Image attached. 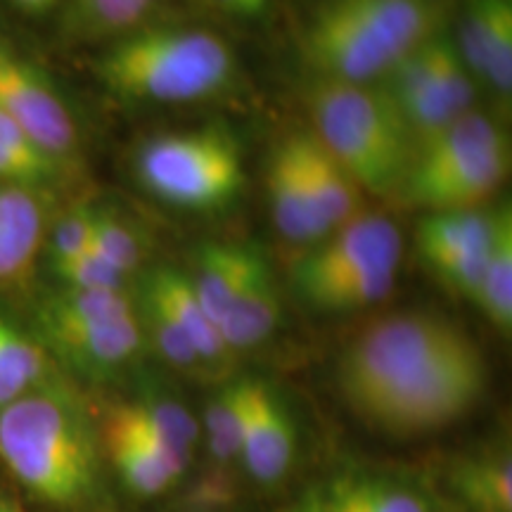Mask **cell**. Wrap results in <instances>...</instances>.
Instances as JSON below:
<instances>
[{"label":"cell","instance_id":"6da1fadb","mask_svg":"<svg viewBox=\"0 0 512 512\" xmlns=\"http://www.w3.org/2000/svg\"><path fill=\"white\" fill-rule=\"evenodd\" d=\"M489 382L477 342L451 320L399 311L368 323L337 361L351 413L396 439L441 432L482 403Z\"/></svg>","mask_w":512,"mask_h":512},{"label":"cell","instance_id":"7a4b0ae2","mask_svg":"<svg viewBox=\"0 0 512 512\" xmlns=\"http://www.w3.org/2000/svg\"><path fill=\"white\" fill-rule=\"evenodd\" d=\"M100 441L81 401L50 380L0 408V463L24 489L55 505L93 496Z\"/></svg>","mask_w":512,"mask_h":512},{"label":"cell","instance_id":"3957f363","mask_svg":"<svg viewBox=\"0 0 512 512\" xmlns=\"http://www.w3.org/2000/svg\"><path fill=\"white\" fill-rule=\"evenodd\" d=\"M446 0H323L302 31L313 81L380 83L446 31Z\"/></svg>","mask_w":512,"mask_h":512},{"label":"cell","instance_id":"277c9868","mask_svg":"<svg viewBox=\"0 0 512 512\" xmlns=\"http://www.w3.org/2000/svg\"><path fill=\"white\" fill-rule=\"evenodd\" d=\"M95 72L121 100L185 105L228 93L238 79V60L211 29L145 24L112 41Z\"/></svg>","mask_w":512,"mask_h":512},{"label":"cell","instance_id":"5b68a950","mask_svg":"<svg viewBox=\"0 0 512 512\" xmlns=\"http://www.w3.org/2000/svg\"><path fill=\"white\" fill-rule=\"evenodd\" d=\"M318 140L370 195H399L415 157L401 112L380 83L313 81L306 98Z\"/></svg>","mask_w":512,"mask_h":512},{"label":"cell","instance_id":"8992f818","mask_svg":"<svg viewBox=\"0 0 512 512\" xmlns=\"http://www.w3.org/2000/svg\"><path fill=\"white\" fill-rule=\"evenodd\" d=\"M401 259L403 235L392 216L363 209L311 247L294 268L292 283L318 311H363L389 299Z\"/></svg>","mask_w":512,"mask_h":512},{"label":"cell","instance_id":"52a82bcc","mask_svg":"<svg viewBox=\"0 0 512 512\" xmlns=\"http://www.w3.org/2000/svg\"><path fill=\"white\" fill-rule=\"evenodd\" d=\"M508 174V136L489 114L472 110L415 150L399 195L427 214L484 209Z\"/></svg>","mask_w":512,"mask_h":512},{"label":"cell","instance_id":"ba28073f","mask_svg":"<svg viewBox=\"0 0 512 512\" xmlns=\"http://www.w3.org/2000/svg\"><path fill=\"white\" fill-rule=\"evenodd\" d=\"M38 342L74 373L91 380L124 373L147 339L131 292L57 290L36 313Z\"/></svg>","mask_w":512,"mask_h":512},{"label":"cell","instance_id":"9c48e42d","mask_svg":"<svg viewBox=\"0 0 512 512\" xmlns=\"http://www.w3.org/2000/svg\"><path fill=\"white\" fill-rule=\"evenodd\" d=\"M133 171L152 197L176 209H223L245 188L240 140L219 124L145 140Z\"/></svg>","mask_w":512,"mask_h":512},{"label":"cell","instance_id":"30bf717a","mask_svg":"<svg viewBox=\"0 0 512 512\" xmlns=\"http://www.w3.org/2000/svg\"><path fill=\"white\" fill-rule=\"evenodd\" d=\"M380 86L406 121L415 150L475 110L479 88L446 31L403 57Z\"/></svg>","mask_w":512,"mask_h":512},{"label":"cell","instance_id":"8fae6325","mask_svg":"<svg viewBox=\"0 0 512 512\" xmlns=\"http://www.w3.org/2000/svg\"><path fill=\"white\" fill-rule=\"evenodd\" d=\"M498 209L425 214L415 230L422 264L441 285L475 304L496 230Z\"/></svg>","mask_w":512,"mask_h":512},{"label":"cell","instance_id":"7c38bea8","mask_svg":"<svg viewBox=\"0 0 512 512\" xmlns=\"http://www.w3.org/2000/svg\"><path fill=\"white\" fill-rule=\"evenodd\" d=\"M0 112L55 164H62L79 147V133L60 95L46 76L0 48Z\"/></svg>","mask_w":512,"mask_h":512},{"label":"cell","instance_id":"4fadbf2b","mask_svg":"<svg viewBox=\"0 0 512 512\" xmlns=\"http://www.w3.org/2000/svg\"><path fill=\"white\" fill-rule=\"evenodd\" d=\"M280 512H437L411 477L375 467H342L311 482Z\"/></svg>","mask_w":512,"mask_h":512},{"label":"cell","instance_id":"5bb4252c","mask_svg":"<svg viewBox=\"0 0 512 512\" xmlns=\"http://www.w3.org/2000/svg\"><path fill=\"white\" fill-rule=\"evenodd\" d=\"M100 444L121 482L138 498L164 496L190 467L188 460L169 451L155 434L133 420L121 403L105 415Z\"/></svg>","mask_w":512,"mask_h":512},{"label":"cell","instance_id":"9a60e30c","mask_svg":"<svg viewBox=\"0 0 512 512\" xmlns=\"http://www.w3.org/2000/svg\"><path fill=\"white\" fill-rule=\"evenodd\" d=\"M297 458V430L290 408L271 384L254 380L242 432L240 463L261 486H275L290 475Z\"/></svg>","mask_w":512,"mask_h":512},{"label":"cell","instance_id":"2e32d148","mask_svg":"<svg viewBox=\"0 0 512 512\" xmlns=\"http://www.w3.org/2000/svg\"><path fill=\"white\" fill-rule=\"evenodd\" d=\"M477 86L498 100L512 93V0H467L458 36H453Z\"/></svg>","mask_w":512,"mask_h":512},{"label":"cell","instance_id":"e0dca14e","mask_svg":"<svg viewBox=\"0 0 512 512\" xmlns=\"http://www.w3.org/2000/svg\"><path fill=\"white\" fill-rule=\"evenodd\" d=\"M249 389H252V377L223 384L204 408L200 430L207 441L211 470L197 484V501L211 508H219L235 496V479L230 477L228 467L240 460Z\"/></svg>","mask_w":512,"mask_h":512},{"label":"cell","instance_id":"ac0fdd59","mask_svg":"<svg viewBox=\"0 0 512 512\" xmlns=\"http://www.w3.org/2000/svg\"><path fill=\"white\" fill-rule=\"evenodd\" d=\"M48 214L38 188L0 183V287H22L46 245Z\"/></svg>","mask_w":512,"mask_h":512},{"label":"cell","instance_id":"d6986e66","mask_svg":"<svg viewBox=\"0 0 512 512\" xmlns=\"http://www.w3.org/2000/svg\"><path fill=\"white\" fill-rule=\"evenodd\" d=\"M266 197L273 226L290 245L313 247L330 233L306 188L290 136L275 147L268 159Z\"/></svg>","mask_w":512,"mask_h":512},{"label":"cell","instance_id":"ffe728a7","mask_svg":"<svg viewBox=\"0 0 512 512\" xmlns=\"http://www.w3.org/2000/svg\"><path fill=\"white\" fill-rule=\"evenodd\" d=\"M140 290L155 297L169 311V316L181 325L192 347L200 354L204 368L216 373L233 363V351L223 342L221 330L216 328L214 320L209 318V313L197 299L188 273L176 271V268H155L145 275Z\"/></svg>","mask_w":512,"mask_h":512},{"label":"cell","instance_id":"44dd1931","mask_svg":"<svg viewBox=\"0 0 512 512\" xmlns=\"http://www.w3.org/2000/svg\"><path fill=\"white\" fill-rule=\"evenodd\" d=\"M290 140L311 200L330 233L366 209V192L313 133H292Z\"/></svg>","mask_w":512,"mask_h":512},{"label":"cell","instance_id":"7402d4cb","mask_svg":"<svg viewBox=\"0 0 512 512\" xmlns=\"http://www.w3.org/2000/svg\"><path fill=\"white\" fill-rule=\"evenodd\" d=\"M280 318H283V302L271 266L264 254L256 252L242 292L221 323L223 342L228 344L233 356L261 347L278 330Z\"/></svg>","mask_w":512,"mask_h":512},{"label":"cell","instance_id":"603a6c76","mask_svg":"<svg viewBox=\"0 0 512 512\" xmlns=\"http://www.w3.org/2000/svg\"><path fill=\"white\" fill-rule=\"evenodd\" d=\"M256 252L259 249L249 245H207L197 252L195 273L188 278L204 311L219 330L242 292Z\"/></svg>","mask_w":512,"mask_h":512},{"label":"cell","instance_id":"cb8c5ba5","mask_svg":"<svg viewBox=\"0 0 512 512\" xmlns=\"http://www.w3.org/2000/svg\"><path fill=\"white\" fill-rule=\"evenodd\" d=\"M453 494L472 512H512V463L503 448L458 458L448 472Z\"/></svg>","mask_w":512,"mask_h":512},{"label":"cell","instance_id":"d4e9b609","mask_svg":"<svg viewBox=\"0 0 512 512\" xmlns=\"http://www.w3.org/2000/svg\"><path fill=\"white\" fill-rule=\"evenodd\" d=\"M159 0H62L64 27L81 41H117L145 27Z\"/></svg>","mask_w":512,"mask_h":512},{"label":"cell","instance_id":"484cf974","mask_svg":"<svg viewBox=\"0 0 512 512\" xmlns=\"http://www.w3.org/2000/svg\"><path fill=\"white\" fill-rule=\"evenodd\" d=\"M50 382V354L0 313V408Z\"/></svg>","mask_w":512,"mask_h":512},{"label":"cell","instance_id":"4316f807","mask_svg":"<svg viewBox=\"0 0 512 512\" xmlns=\"http://www.w3.org/2000/svg\"><path fill=\"white\" fill-rule=\"evenodd\" d=\"M475 306L498 332L512 330V209L498 207L496 230Z\"/></svg>","mask_w":512,"mask_h":512},{"label":"cell","instance_id":"83f0119b","mask_svg":"<svg viewBox=\"0 0 512 512\" xmlns=\"http://www.w3.org/2000/svg\"><path fill=\"white\" fill-rule=\"evenodd\" d=\"M124 408L169 451L192 463L197 446H200L202 430L195 415L181 401L159 392H147L140 394L138 399L126 401Z\"/></svg>","mask_w":512,"mask_h":512},{"label":"cell","instance_id":"f1b7e54d","mask_svg":"<svg viewBox=\"0 0 512 512\" xmlns=\"http://www.w3.org/2000/svg\"><path fill=\"white\" fill-rule=\"evenodd\" d=\"M91 249L131 280L140 273L147 259L143 230L112 207H93Z\"/></svg>","mask_w":512,"mask_h":512},{"label":"cell","instance_id":"f546056e","mask_svg":"<svg viewBox=\"0 0 512 512\" xmlns=\"http://www.w3.org/2000/svg\"><path fill=\"white\" fill-rule=\"evenodd\" d=\"M138 297V316L140 323H143L147 344H152V349L162 356L166 366L178 370V373H207L200 354L192 347L181 325L169 316V311L143 290H140Z\"/></svg>","mask_w":512,"mask_h":512},{"label":"cell","instance_id":"4dcf8cb0","mask_svg":"<svg viewBox=\"0 0 512 512\" xmlns=\"http://www.w3.org/2000/svg\"><path fill=\"white\" fill-rule=\"evenodd\" d=\"M60 164L38 152L12 121L0 112V183H17L38 188L53 181Z\"/></svg>","mask_w":512,"mask_h":512},{"label":"cell","instance_id":"1f68e13d","mask_svg":"<svg viewBox=\"0 0 512 512\" xmlns=\"http://www.w3.org/2000/svg\"><path fill=\"white\" fill-rule=\"evenodd\" d=\"M53 271L67 290H88V292H131V278L119 273L117 268L100 259L98 254L86 252L53 266Z\"/></svg>","mask_w":512,"mask_h":512},{"label":"cell","instance_id":"d6a6232c","mask_svg":"<svg viewBox=\"0 0 512 512\" xmlns=\"http://www.w3.org/2000/svg\"><path fill=\"white\" fill-rule=\"evenodd\" d=\"M93 242V207L81 204V207L69 209L55 221V226L48 230L46 245L50 266L64 264L74 256L91 252Z\"/></svg>","mask_w":512,"mask_h":512},{"label":"cell","instance_id":"836d02e7","mask_svg":"<svg viewBox=\"0 0 512 512\" xmlns=\"http://www.w3.org/2000/svg\"><path fill=\"white\" fill-rule=\"evenodd\" d=\"M12 8L22 12L27 17H48L57 8H62V0H10Z\"/></svg>","mask_w":512,"mask_h":512},{"label":"cell","instance_id":"e575fe53","mask_svg":"<svg viewBox=\"0 0 512 512\" xmlns=\"http://www.w3.org/2000/svg\"><path fill=\"white\" fill-rule=\"evenodd\" d=\"M214 3L221 5V8L230 12V15H240V17H256L266 8L261 0H214Z\"/></svg>","mask_w":512,"mask_h":512},{"label":"cell","instance_id":"d590c367","mask_svg":"<svg viewBox=\"0 0 512 512\" xmlns=\"http://www.w3.org/2000/svg\"><path fill=\"white\" fill-rule=\"evenodd\" d=\"M0 512H24L22 505H19L15 498L0 496Z\"/></svg>","mask_w":512,"mask_h":512},{"label":"cell","instance_id":"8d00e7d4","mask_svg":"<svg viewBox=\"0 0 512 512\" xmlns=\"http://www.w3.org/2000/svg\"><path fill=\"white\" fill-rule=\"evenodd\" d=\"M261 3H264V5H268V0H261Z\"/></svg>","mask_w":512,"mask_h":512}]
</instances>
